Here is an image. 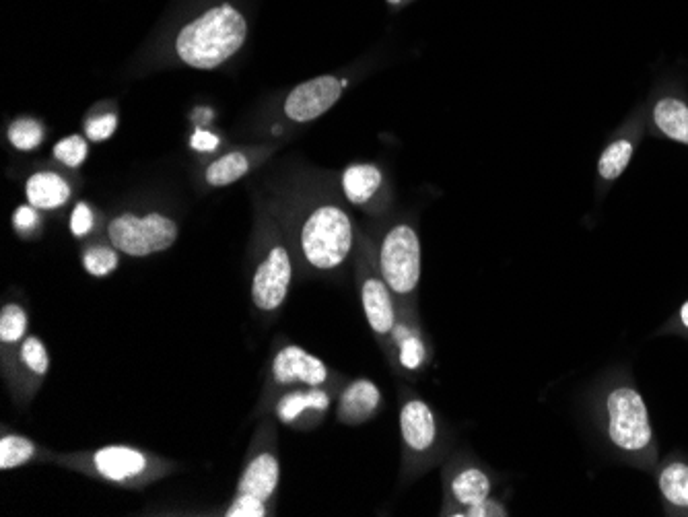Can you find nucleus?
<instances>
[{
	"label": "nucleus",
	"mask_w": 688,
	"mask_h": 517,
	"mask_svg": "<svg viewBox=\"0 0 688 517\" xmlns=\"http://www.w3.org/2000/svg\"><path fill=\"white\" fill-rule=\"evenodd\" d=\"M54 464L120 489H145L178 470L176 462L134 445H103L91 452L54 454Z\"/></svg>",
	"instance_id": "nucleus-1"
},
{
	"label": "nucleus",
	"mask_w": 688,
	"mask_h": 517,
	"mask_svg": "<svg viewBox=\"0 0 688 517\" xmlns=\"http://www.w3.org/2000/svg\"><path fill=\"white\" fill-rule=\"evenodd\" d=\"M293 241L305 270L334 274L347 268L355 254L357 231L351 215L340 204L324 202L301 219Z\"/></svg>",
	"instance_id": "nucleus-2"
},
{
	"label": "nucleus",
	"mask_w": 688,
	"mask_h": 517,
	"mask_svg": "<svg viewBox=\"0 0 688 517\" xmlns=\"http://www.w3.org/2000/svg\"><path fill=\"white\" fill-rule=\"evenodd\" d=\"M248 23L235 7L223 3L182 27L176 38L180 60L198 71H213L242 50Z\"/></svg>",
	"instance_id": "nucleus-3"
},
{
	"label": "nucleus",
	"mask_w": 688,
	"mask_h": 517,
	"mask_svg": "<svg viewBox=\"0 0 688 517\" xmlns=\"http://www.w3.org/2000/svg\"><path fill=\"white\" fill-rule=\"evenodd\" d=\"M373 248L377 270L388 283L398 305L419 307L423 250L415 225L408 221L390 225Z\"/></svg>",
	"instance_id": "nucleus-4"
},
{
	"label": "nucleus",
	"mask_w": 688,
	"mask_h": 517,
	"mask_svg": "<svg viewBox=\"0 0 688 517\" xmlns=\"http://www.w3.org/2000/svg\"><path fill=\"white\" fill-rule=\"evenodd\" d=\"M355 279L365 320L382 353L390 355L392 336L398 322V301L377 270L375 248L369 237H361L355 250Z\"/></svg>",
	"instance_id": "nucleus-5"
},
{
	"label": "nucleus",
	"mask_w": 688,
	"mask_h": 517,
	"mask_svg": "<svg viewBox=\"0 0 688 517\" xmlns=\"http://www.w3.org/2000/svg\"><path fill=\"white\" fill-rule=\"evenodd\" d=\"M402 478L415 480L441 458V433L433 408L417 394L404 392L400 400Z\"/></svg>",
	"instance_id": "nucleus-6"
},
{
	"label": "nucleus",
	"mask_w": 688,
	"mask_h": 517,
	"mask_svg": "<svg viewBox=\"0 0 688 517\" xmlns=\"http://www.w3.org/2000/svg\"><path fill=\"white\" fill-rule=\"evenodd\" d=\"M606 437L623 454H643L653 443L647 404L633 386H614L604 396Z\"/></svg>",
	"instance_id": "nucleus-7"
},
{
	"label": "nucleus",
	"mask_w": 688,
	"mask_h": 517,
	"mask_svg": "<svg viewBox=\"0 0 688 517\" xmlns=\"http://www.w3.org/2000/svg\"><path fill=\"white\" fill-rule=\"evenodd\" d=\"M277 431H274L272 417H266L258 427L250 450L239 474L235 495L252 497L266 503L270 509H277V493L281 482V462L277 450Z\"/></svg>",
	"instance_id": "nucleus-8"
},
{
	"label": "nucleus",
	"mask_w": 688,
	"mask_h": 517,
	"mask_svg": "<svg viewBox=\"0 0 688 517\" xmlns=\"http://www.w3.org/2000/svg\"><path fill=\"white\" fill-rule=\"evenodd\" d=\"M178 225L165 215L151 213L145 217L120 215L108 225V237L112 246L132 258H147L161 254L176 244Z\"/></svg>",
	"instance_id": "nucleus-9"
},
{
	"label": "nucleus",
	"mask_w": 688,
	"mask_h": 517,
	"mask_svg": "<svg viewBox=\"0 0 688 517\" xmlns=\"http://www.w3.org/2000/svg\"><path fill=\"white\" fill-rule=\"evenodd\" d=\"M299 386H342V379L326 365V361L307 353L299 344H287L270 361L264 400H274L281 392Z\"/></svg>",
	"instance_id": "nucleus-10"
},
{
	"label": "nucleus",
	"mask_w": 688,
	"mask_h": 517,
	"mask_svg": "<svg viewBox=\"0 0 688 517\" xmlns=\"http://www.w3.org/2000/svg\"><path fill=\"white\" fill-rule=\"evenodd\" d=\"M495 474L480 462L454 456L443 470V507L439 515L464 517L468 509L480 505L495 493Z\"/></svg>",
	"instance_id": "nucleus-11"
},
{
	"label": "nucleus",
	"mask_w": 688,
	"mask_h": 517,
	"mask_svg": "<svg viewBox=\"0 0 688 517\" xmlns=\"http://www.w3.org/2000/svg\"><path fill=\"white\" fill-rule=\"evenodd\" d=\"M293 258L287 241L274 239L262 250L252 274V303L262 314L279 312L293 283Z\"/></svg>",
	"instance_id": "nucleus-12"
},
{
	"label": "nucleus",
	"mask_w": 688,
	"mask_h": 517,
	"mask_svg": "<svg viewBox=\"0 0 688 517\" xmlns=\"http://www.w3.org/2000/svg\"><path fill=\"white\" fill-rule=\"evenodd\" d=\"M342 386L289 388L272 400V417L297 431H312L324 423Z\"/></svg>",
	"instance_id": "nucleus-13"
},
{
	"label": "nucleus",
	"mask_w": 688,
	"mask_h": 517,
	"mask_svg": "<svg viewBox=\"0 0 688 517\" xmlns=\"http://www.w3.org/2000/svg\"><path fill=\"white\" fill-rule=\"evenodd\" d=\"M388 363L394 373L402 377H417L429 367L431 347L419 318V307L398 305V322Z\"/></svg>",
	"instance_id": "nucleus-14"
},
{
	"label": "nucleus",
	"mask_w": 688,
	"mask_h": 517,
	"mask_svg": "<svg viewBox=\"0 0 688 517\" xmlns=\"http://www.w3.org/2000/svg\"><path fill=\"white\" fill-rule=\"evenodd\" d=\"M50 371V353L46 344L33 334L21 342L15 357L3 367V377L9 384L13 398L19 404L31 402V398L38 394L44 379Z\"/></svg>",
	"instance_id": "nucleus-15"
},
{
	"label": "nucleus",
	"mask_w": 688,
	"mask_h": 517,
	"mask_svg": "<svg viewBox=\"0 0 688 517\" xmlns=\"http://www.w3.org/2000/svg\"><path fill=\"white\" fill-rule=\"evenodd\" d=\"M347 85H349L347 79H338L332 75L309 79L297 85L287 95L285 116L297 124L314 122L336 106V101L342 97Z\"/></svg>",
	"instance_id": "nucleus-16"
},
{
	"label": "nucleus",
	"mask_w": 688,
	"mask_h": 517,
	"mask_svg": "<svg viewBox=\"0 0 688 517\" xmlns=\"http://www.w3.org/2000/svg\"><path fill=\"white\" fill-rule=\"evenodd\" d=\"M382 390L371 379L357 377L347 386H342L336 398V421L342 425H363L377 417L382 408Z\"/></svg>",
	"instance_id": "nucleus-17"
},
{
	"label": "nucleus",
	"mask_w": 688,
	"mask_h": 517,
	"mask_svg": "<svg viewBox=\"0 0 688 517\" xmlns=\"http://www.w3.org/2000/svg\"><path fill=\"white\" fill-rule=\"evenodd\" d=\"M340 186L351 204L371 209L384 190V171L375 163H353L342 171Z\"/></svg>",
	"instance_id": "nucleus-18"
},
{
	"label": "nucleus",
	"mask_w": 688,
	"mask_h": 517,
	"mask_svg": "<svg viewBox=\"0 0 688 517\" xmlns=\"http://www.w3.org/2000/svg\"><path fill=\"white\" fill-rule=\"evenodd\" d=\"M25 196L36 209L54 211L71 198V186H68L62 176L54 174V171H38V174H33L27 180Z\"/></svg>",
	"instance_id": "nucleus-19"
},
{
	"label": "nucleus",
	"mask_w": 688,
	"mask_h": 517,
	"mask_svg": "<svg viewBox=\"0 0 688 517\" xmlns=\"http://www.w3.org/2000/svg\"><path fill=\"white\" fill-rule=\"evenodd\" d=\"M33 462H54V452L23 437L19 433H3L0 437V470H15Z\"/></svg>",
	"instance_id": "nucleus-20"
},
{
	"label": "nucleus",
	"mask_w": 688,
	"mask_h": 517,
	"mask_svg": "<svg viewBox=\"0 0 688 517\" xmlns=\"http://www.w3.org/2000/svg\"><path fill=\"white\" fill-rule=\"evenodd\" d=\"M27 312L19 303H5L0 309V361L3 367L15 357L21 342L27 338Z\"/></svg>",
	"instance_id": "nucleus-21"
},
{
	"label": "nucleus",
	"mask_w": 688,
	"mask_h": 517,
	"mask_svg": "<svg viewBox=\"0 0 688 517\" xmlns=\"http://www.w3.org/2000/svg\"><path fill=\"white\" fill-rule=\"evenodd\" d=\"M651 118L666 139L688 145V106L682 99H660L656 106H653Z\"/></svg>",
	"instance_id": "nucleus-22"
},
{
	"label": "nucleus",
	"mask_w": 688,
	"mask_h": 517,
	"mask_svg": "<svg viewBox=\"0 0 688 517\" xmlns=\"http://www.w3.org/2000/svg\"><path fill=\"white\" fill-rule=\"evenodd\" d=\"M658 487L662 497L672 509L688 511V464L668 462L658 476Z\"/></svg>",
	"instance_id": "nucleus-23"
},
{
	"label": "nucleus",
	"mask_w": 688,
	"mask_h": 517,
	"mask_svg": "<svg viewBox=\"0 0 688 517\" xmlns=\"http://www.w3.org/2000/svg\"><path fill=\"white\" fill-rule=\"evenodd\" d=\"M250 165L252 163H250V157L246 153H242V151L227 153L206 167V174H204L206 184L213 186V188L231 186L248 174Z\"/></svg>",
	"instance_id": "nucleus-24"
},
{
	"label": "nucleus",
	"mask_w": 688,
	"mask_h": 517,
	"mask_svg": "<svg viewBox=\"0 0 688 517\" xmlns=\"http://www.w3.org/2000/svg\"><path fill=\"white\" fill-rule=\"evenodd\" d=\"M633 153H635V143L627 139V136H621V139H614L612 143H608L598 161L600 180L608 184L621 178L631 163Z\"/></svg>",
	"instance_id": "nucleus-25"
},
{
	"label": "nucleus",
	"mask_w": 688,
	"mask_h": 517,
	"mask_svg": "<svg viewBox=\"0 0 688 517\" xmlns=\"http://www.w3.org/2000/svg\"><path fill=\"white\" fill-rule=\"evenodd\" d=\"M120 264V256H118V250L114 246H103V244H97V246H89L83 254V266L85 270L91 274V277H108V274H112Z\"/></svg>",
	"instance_id": "nucleus-26"
},
{
	"label": "nucleus",
	"mask_w": 688,
	"mask_h": 517,
	"mask_svg": "<svg viewBox=\"0 0 688 517\" xmlns=\"http://www.w3.org/2000/svg\"><path fill=\"white\" fill-rule=\"evenodd\" d=\"M9 141L19 151L38 149L44 141V126L33 118H19L9 126Z\"/></svg>",
	"instance_id": "nucleus-27"
},
{
	"label": "nucleus",
	"mask_w": 688,
	"mask_h": 517,
	"mask_svg": "<svg viewBox=\"0 0 688 517\" xmlns=\"http://www.w3.org/2000/svg\"><path fill=\"white\" fill-rule=\"evenodd\" d=\"M87 151V141L83 136L71 134L54 147V157L66 167H79L87 159Z\"/></svg>",
	"instance_id": "nucleus-28"
},
{
	"label": "nucleus",
	"mask_w": 688,
	"mask_h": 517,
	"mask_svg": "<svg viewBox=\"0 0 688 517\" xmlns=\"http://www.w3.org/2000/svg\"><path fill=\"white\" fill-rule=\"evenodd\" d=\"M223 515L225 517H268V515H274V509H270L266 503L256 501L252 497L235 495Z\"/></svg>",
	"instance_id": "nucleus-29"
},
{
	"label": "nucleus",
	"mask_w": 688,
	"mask_h": 517,
	"mask_svg": "<svg viewBox=\"0 0 688 517\" xmlns=\"http://www.w3.org/2000/svg\"><path fill=\"white\" fill-rule=\"evenodd\" d=\"M118 126V116L116 114H101L95 118H89L85 122V134L87 139L93 143H103L112 139V134L116 132Z\"/></svg>",
	"instance_id": "nucleus-30"
},
{
	"label": "nucleus",
	"mask_w": 688,
	"mask_h": 517,
	"mask_svg": "<svg viewBox=\"0 0 688 517\" xmlns=\"http://www.w3.org/2000/svg\"><path fill=\"white\" fill-rule=\"evenodd\" d=\"M507 515H509V507L493 495L480 505L468 509L464 517H507Z\"/></svg>",
	"instance_id": "nucleus-31"
},
{
	"label": "nucleus",
	"mask_w": 688,
	"mask_h": 517,
	"mask_svg": "<svg viewBox=\"0 0 688 517\" xmlns=\"http://www.w3.org/2000/svg\"><path fill=\"white\" fill-rule=\"evenodd\" d=\"M93 229V213L85 202H79L71 217V231L75 237H85Z\"/></svg>",
	"instance_id": "nucleus-32"
},
{
	"label": "nucleus",
	"mask_w": 688,
	"mask_h": 517,
	"mask_svg": "<svg viewBox=\"0 0 688 517\" xmlns=\"http://www.w3.org/2000/svg\"><path fill=\"white\" fill-rule=\"evenodd\" d=\"M13 225L19 233H33L36 231V227L40 225V217L36 213V206H19V209L15 211L13 215Z\"/></svg>",
	"instance_id": "nucleus-33"
},
{
	"label": "nucleus",
	"mask_w": 688,
	"mask_h": 517,
	"mask_svg": "<svg viewBox=\"0 0 688 517\" xmlns=\"http://www.w3.org/2000/svg\"><path fill=\"white\" fill-rule=\"evenodd\" d=\"M192 147L196 149V151H202V153H206V151H215L217 147H219V139H217V136L213 134V132H206V130H198L194 136H192Z\"/></svg>",
	"instance_id": "nucleus-34"
},
{
	"label": "nucleus",
	"mask_w": 688,
	"mask_h": 517,
	"mask_svg": "<svg viewBox=\"0 0 688 517\" xmlns=\"http://www.w3.org/2000/svg\"><path fill=\"white\" fill-rule=\"evenodd\" d=\"M678 318H680V322H682V326L688 330V301L680 307V314H678Z\"/></svg>",
	"instance_id": "nucleus-35"
},
{
	"label": "nucleus",
	"mask_w": 688,
	"mask_h": 517,
	"mask_svg": "<svg viewBox=\"0 0 688 517\" xmlns=\"http://www.w3.org/2000/svg\"><path fill=\"white\" fill-rule=\"evenodd\" d=\"M386 3H390V5H400L402 0H386Z\"/></svg>",
	"instance_id": "nucleus-36"
}]
</instances>
